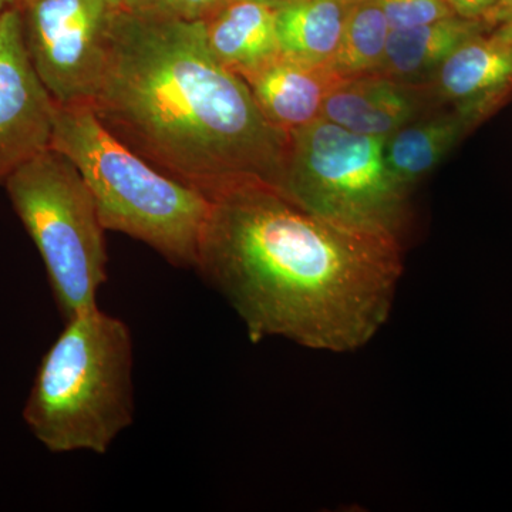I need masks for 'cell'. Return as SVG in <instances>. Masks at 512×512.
Wrapping results in <instances>:
<instances>
[{"instance_id": "1", "label": "cell", "mask_w": 512, "mask_h": 512, "mask_svg": "<svg viewBox=\"0 0 512 512\" xmlns=\"http://www.w3.org/2000/svg\"><path fill=\"white\" fill-rule=\"evenodd\" d=\"M210 200L194 269L252 342L346 353L375 338L402 276L399 239L326 220L271 185H238Z\"/></svg>"}, {"instance_id": "2", "label": "cell", "mask_w": 512, "mask_h": 512, "mask_svg": "<svg viewBox=\"0 0 512 512\" xmlns=\"http://www.w3.org/2000/svg\"><path fill=\"white\" fill-rule=\"evenodd\" d=\"M89 104L121 143L208 198L281 183L289 134L211 52L202 20L121 10Z\"/></svg>"}, {"instance_id": "3", "label": "cell", "mask_w": 512, "mask_h": 512, "mask_svg": "<svg viewBox=\"0 0 512 512\" xmlns=\"http://www.w3.org/2000/svg\"><path fill=\"white\" fill-rule=\"evenodd\" d=\"M134 343L100 308L66 320L40 362L23 419L55 454L103 456L134 419Z\"/></svg>"}, {"instance_id": "4", "label": "cell", "mask_w": 512, "mask_h": 512, "mask_svg": "<svg viewBox=\"0 0 512 512\" xmlns=\"http://www.w3.org/2000/svg\"><path fill=\"white\" fill-rule=\"evenodd\" d=\"M52 148L79 170L107 231L143 242L177 268H195L211 211L207 195L130 150L90 104H57Z\"/></svg>"}, {"instance_id": "5", "label": "cell", "mask_w": 512, "mask_h": 512, "mask_svg": "<svg viewBox=\"0 0 512 512\" xmlns=\"http://www.w3.org/2000/svg\"><path fill=\"white\" fill-rule=\"evenodd\" d=\"M3 185L42 256L64 320L99 308L97 293L107 281V229L72 161L49 148Z\"/></svg>"}, {"instance_id": "6", "label": "cell", "mask_w": 512, "mask_h": 512, "mask_svg": "<svg viewBox=\"0 0 512 512\" xmlns=\"http://www.w3.org/2000/svg\"><path fill=\"white\" fill-rule=\"evenodd\" d=\"M383 143L320 117L289 133L276 190L326 220L400 241L409 190L390 174Z\"/></svg>"}, {"instance_id": "7", "label": "cell", "mask_w": 512, "mask_h": 512, "mask_svg": "<svg viewBox=\"0 0 512 512\" xmlns=\"http://www.w3.org/2000/svg\"><path fill=\"white\" fill-rule=\"evenodd\" d=\"M123 0H30L19 6L26 49L59 106L89 104Z\"/></svg>"}, {"instance_id": "8", "label": "cell", "mask_w": 512, "mask_h": 512, "mask_svg": "<svg viewBox=\"0 0 512 512\" xmlns=\"http://www.w3.org/2000/svg\"><path fill=\"white\" fill-rule=\"evenodd\" d=\"M57 103L37 74L16 6L0 16V185L52 148Z\"/></svg>"}, {"instance_id": "9", "label": "cell", "mask_w": 512, "mask_h": 512, "mask_svg": "<svg viewBox=\"0 0 512 512\" xmlns=\"http://www.w3.org/2000/svg\"><path fill=\"white\" fill-rule=\"evenodd\" d=\"M436 107H451L480 126L512 96V42L491 32L457 47L426 84Z\"/></svg>"}, {"instance_id": "10", "label": "cell", "mask_w": 512, "mask_h": 512, "mask_svg": "<svg viewBox=\"0 0 512 512\" xmlns=\"http://www.w3.org/2000/svg\"><path fill=\"white\" fill-rule=\"evenodd\" d=\"M434 109L426 87L372 73L340 82L323 104L322 119L363 136L387 138Z\"/></svg>"}, {"instance_id": "11", "label": "cell", "mask_w": 512, "mask_h": 512, "mask_svg": "<svg viewBox=\"0 0 512 512\" xmlns=\"http://www.w3.org/2000/svg\"><path fill=\"white\" fill-rule=\"evenodd\" d=\"M242 79L266 119L288 134L320 119L330 92L345 80L330 64L303 62L282 53Z\"/></svg>"}, {"instance_id": "12", "label": "cell", "mask_w": 512, "mask_h": 512, "mask_svg": "<svg viewBox=\"0 0 512 512\" xmlns=\"http://www.w3.org/2000/svg\"><path fill=\"white\" fill-rule=\"evenodd\" d=\"M202 23L211 52L238 76L279 53L275 3L268 0H228Z\"/></svg>"}, {"instance_id": "13", "label": "cell", "mask_w": 512, "mask_h": 512, "mask_svg": "<svg viewBox=\"0 0 512 512\" xmlns=\"http://www.w3.org/2000/svg\"><path fill=\"white\" fill-rule=\"evenodd\" d=\"M476 128L463 113L437 107L384 138L383 154L394 180L410 191Z\"/></svg>"}, {"instance_id": "14", "label": "cell", "mask_w": 512, "mask_h": 512, "mask_svg": "<svg viewBox=\"0 0 512 512\" xmlns=\"http://www.w3.org/2000/svg\"><path fill=\"white\" fill-rule=\"evenodd\" d=\"M490 30L485 20L460 16L416 28L392 29L379 73L399 82L424 87L457 47Z\"/></svg>"}, {"instance_id": "15", "label": "cell", "mask_w": 512, "mask_h": 512, "mask_svg": "<svg viewBox=\"0 0 512 512\" xmlns=\"http://www.w3.org/2000/svg\"><path fill=\"white\" fill-rule=\"evenodd\" d=\"M348 10L342 0L276 2L279 53L303 62L330 64L342 39Z\"/></svg>"}, {"instance_id": "16", "label": "cell", "mask_w": 512, "mask_h": 512, "mask_svg": "<svg viewBox=\"0 0 512 512\" xmlns=\"http://www.w3.org/2000/svg\"><path fill=\"white\" fill-rule=\"evenodd\" d=\"M390 30L376 0H360L349 6L342 39L330 67L343 79L379 73Z\"/></svg>"}, {"instance_id": "17", "label": "cell", "mask_w": 512, "mask_h": 512, "mask_svg": "<svg viewBox=\"0 0 512 512\" xmlns=\"http://www.w3.org/2000/svg\"><path fill=\"white\" fill-rule=\"evenodd\" d=\"M390 29H409L457 16L446 0H376Z\"/></svg>"}, {"instance_id": "18", "label": "cell", "mask_w": 512, "mask_h": 512, "mask_svg": "<svg viewBox=\"0 0 512 512\" xmlns=\"http://www.w3.org/2000/svg\"><path fill=\"white\" fill-rule=\"evenodd\" d=\"M228 0H165L163 10L184 20H204Z\"/></svg>"}, {"instance_id": "19", "label": "cell", "mask_w": 512, "mask_h": 512, "mask_svg": "<svg viewBox=\"0 0 512 512\" xmlns=\"http://www.w3.org/2000/svg\"><path fill=\"white\" fill-rule=\"evenodd\" d=\"M457 16L485 20L497 6L498 0H446Z\"/></svg>"}, {"instance_id": "20", "label": "cell", "mask_w": 512, "mask_h": 512, "mask_svg": "<svg viewBox=\"0 0 512 512\" xmlns=\"http://www.w3.org/2000/svg\"><path fill=\"white\" fill-rule=\"evenodd\" d=\"M490 32L497 36L498 39L512 42V6L505 10L503 15L498 18Z\"/></svg>"}, {"instance_id": "21", "label": "cell", "mask_w": 512, "mask_h": 512, "mask_svg": "<svg viewBox=\"0 0 512 512\" xmlns=\"http://www.w3.org/2000/svg\"><path fill=\"white\" fill-rule=\"evenodd\" d=\"M123 3L131 10L163 9L165 0H123Z\"/></svg>"}, {"instance_id": "22", "label": "cell", "mask_w": 512, "mask_h": 512, "mask_svg": "<svg viewBox=\"0 0 512 512\" xmlns=\"http://www.w3.org/2000/svg\"><path fill=\"white\" fill-rule=\"evenodd\" d=\"M512 6V0H498L497 6H495V9L493 12L490 13V16H488L487 19H485V22L490 25V28L493 29L495 22H497L498 18H500L501 15Z\"/></svg>"}, {"instance_id": "23", "label": "cell", "mask_w": 512, "mask_h": 512, "mask_svg": "<svg viewBox=\"0 0 512 512\" xmlns=\"http://www.w3.org/2000/svg\"><path fill=\"white\" fill-rule=\"evenodd\" d=\"M15 6V0H0V16L6 12V10Z\"/></svg>"}, {"instance_id": "24", "label": "cell", "mask_w": 512, "mask_h": 512, "mask_svg": "<svg viewBox=\"0 0 512 512\" xmlns=\"http://www.w3.org/2000/svg\"><path fill=\"white\" fill-rule=\"evenodd\" d=\"M30 2V0H15V6L16 8H19V6L25 5V3Z\"/></svg>"}, {"instance_id": "25", "label": "cell", "mask_w": 512, "mask_h": 512, "mask_svg": "<svg viewBox=\"0 0 512 512\" xmlns=\"http://www.w3.org/2000/svg\"><path fill=\"white\" fill-rule=\"evenodd\" d=\"M345 5L352 6L355 5V3L360 2V0H342Z\"/></svg>"}, {"instance_id": "26", "label": "cell", "mask_w": 512, "mask_h": 512, "mask_svg": "<svg viewBox=\"0 0 512 512\" xmlns=\"http://www.w3.org/2000/svg\"><path fill=\"white\" fill-rule=\"evenodd\" d=\"M268 2L276 3V2H281V0H268Z\"/></svg>"}]
</instances>
